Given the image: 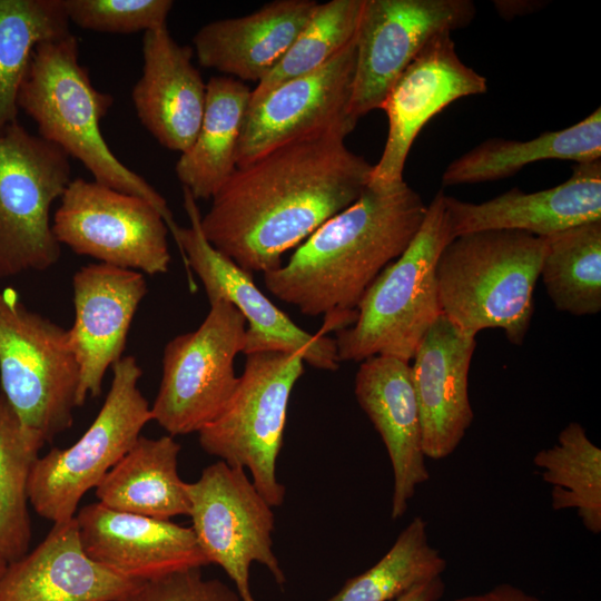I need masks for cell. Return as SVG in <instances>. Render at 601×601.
I'll return each mask as SVG.
<instances>
[{"label":"cell","instance_id":"6da1fadb","mask_svg":"<svg viewBox=\"0 0 601 601\" xmlns=\"http://www.w3.org/2000/svg\"><path fill=\"white\" fill-rule=\"evenodd\" d=\"M354 128L300 137L237 167L200 216L209 244L250 275L280 267L287 250L368 186L373 165L345 144Z\"/></svg>","mask_w":601,"mask_h":601},{"label":"cell","instance_id":"7a4b0ae2","mask_svg":"<svg viewBox=\"0 0 601 601\" xmlns=\"http://www.w3.org/2000/svg\"><path fill=\"white\" fill-rule=\"evenodd\" d=\"M426 209L404 180L368 184L351 206L303 242L286 264L264 273L265 286L302 314L322 316L319 334L347 328L368 286L413 240Z\"/></svg>","mask_w":601,"mask_h":601},{"label":"cell","instance_id":"3957f363","mask_svg":"<svg viewBox=\"0 0 601 601\" xmlns=\"http://www.w3.org/2000/svg\"><path fill=\"white\" fill-rule=\"evenodd\" d=\"M112 102L81 66L72 33L36 48L18 95V108L37 125L39 137L79 160L99 184L149 201L170 230L176 221L166 199L125 166L102 136L100 122Z\"/></svg>","mask_w":601,"mask_h":601},{"label":"cell","instance_id":"277c9868","mask_svg":"<svg viewBox=\"0 0 601 601\" xmlns=\"http://www.w3.org/2000/svg\"><path fill=\"white\" fill-rule=\"evenodd\" d=\"M545 245V237L520 230L454 237L436 264L441 313L470 336L502 328L512 344L521 345L534 312Z\"/></svg>","mask_w":601,"mask_h":601},{"label":"cell","instance_id":"5b68a950","mask_svg":"<svg viewBox=\"0 0 601 601\" xmlns=\"http://www.w3.org/2000/svg\"><path fill=\"white\" fill-rule=\"evenodd\" d=\"M444 197L443 190L435 194L413 240L368 286L355 322L336 333L341 363H361L376 355L410 362L442 314L436 264L452 240Z\"/></svg>","mask_w":601,"mask_h":601},{"label":"cell","instance_id":"8992f818","mask_svg":"<svg viewBox=\"0 0 601 601\" xmlns=\"http://www.w3.org/2000/svg\"><path fill=\"white\" fill-rule=\"evenodd\" d=\"M79 382L68 329L27 308L14 289H1V394L20 421L50 442L72 424Z\"/></svg>","mask_w":601,"mask_h":601},{"label":"cell","instance_id":"52a82bcc","mask_svg":"<svg viewBox=\"0 0 601 601\" xmlns=\"http://www.w3.org/2000/svg\"><path fill=\"white\" fill-rule=\"evenodd\" d=\"M304 359L280 351L246 355L236 390L223 412L198 432L200 447L229 466L247 469L267 501L280 506L285 486L276 462L284 441L287 407Z\"/></svg>","mask_w":601,"mask_h":601},{"label":"cell","instance_id":"ba28073f","mask_svg":"<svg viewBox=\"0 0 601 601\" xmlns=\"http://www.w3.org/2000/svg\"><path fill=\"white\" fill-rule=\"evenodd\" d=\"M112 381L95 421L67 449L39 456L30 473L29 504L47 520L75 518L82 496L132 447L151 410L139 388L142 368L134 356L112 365Z\"/></svg>","mask_w":601,"mask_h":601},{"label":"cell","instance_id":"9c48e42d","mask_svg":"<svg viewBox=\"0 0 601 601\" xmlns=\"http://www.w3.org/2000/svg\"><path fill=\"white\" fill-rule=\"evenodd\" d=\"M71 181L69 156L18 120L0 130V278L53 266L50 210Z\"/></svg>","mask_w":601,"mask_h":601},{"label":"cell","instance_id":"30bf717a","mask_svg":"<svg viewBox=\"0 0 601 601\" xmlns=\"http://www.w3.org/2000/svg\"><path fill=\"white\" fill-rule=\"evenodd\" d=\"M195 329L171 338L164 348L162 375L150 407L168 435L198 433L225 408L238 384L235 357L243 353L246 321L223 298Z\"/></svg>","mask_w":601,"mask_h":601},{"label":"cell","instance_id":"8fae6325","mask_svg":"<svg viewBox=\"0 0 601 601\" xmlns=\"http://www.w3.org/2000/svg\"><path fill=\"white\" fill-rule=\"evenodd\" d=\"M191 529L209 563L219 565L242 601H256L249 569L260 563L277 584L286 577L273 551V508L257 491L246 470L218 461L186 485Z\"/></svg>","mask_w":601,"mask_h":601},{"label":"cell","instance_id":"7c38bea8","mask_svg":"<svg viewBox=\"0 0 601 601\" xmlns=\"http://www.w3.org/2000/svg\"><path fill=\"white\" fill-rule=\"evenodd\" d=\"M59 200L52 231L60 245L99 263L142 274L168 272L169 230L146 199L76 178Z\"/></svg>","mask_w":601,"mask_h":601},{"label":"cell","instance_id":"4fadbf2b","mask_svg":"<svg viewBox=\"0 0 601 601\" xmlns=\"http://www.w3.org/2000/svg\"><path fill=\"white\" fill-rule=\"evenodd\" d=\"M470 0H364L355 37L348 105L357 120L381 109L391 87L423 47L441 32L470 24Z\"/></svg>","mask_w":601,"mask_h":601},{"label":"cell","instance_id":"5bb4252c","mask_svg":"<svg viewBox=\"0 0 601 601\" xmlns=\"http://www.w3.org/2000/svg\"><path fill=\"white\" fill-rule=\"evenodd\" d=\"M184 208L189 226L177 224L169 230L186 263L201 280L208 300L223 298L235 306L246 321L245 355L280 351L295 353L304 363L323 371H337L339 359L334 338L312 334L295 324L256 286L253 275L214 248L200 228L197 200L183 188Z\"/></svg>","mask_w":601,"mask_h":601},{"label":"cell","instance_id":"9a60e30c","mask_svg":"<svg viewBox=\"0 0 601 601\" xmlns=\"http://www.w3.org/2000/svg\"><path fill=\"white\" fill-rule=\"evenodd\" d=\"M486 90V79L460 59L451 32L433 37L400 75L381 106L388 131L370 184L404 180L406 158L425 124L451 102Z\"/></svg>","mask_w":601,"mask_h":601},{"label":"cell","instance_id":"2e32d148","mask_svg":"<svg viewBox=\"0 0 601 601\" xmlns=\"http://www.w3.org/2000/svg\"><path fill=\"white\" fill-rule=\"evenodd\" d=\"M354 69L355 38L318 69L277 86L249 105L238 140L237 167L294 139L339 125L356 126L348 115Z\"/></svg>","mask_w":601,"mask_h":601},{"label":"cell","instance_id":"e0dca14e","mask_svg":"<svg viewBox=\"0 0 601 601\" xmlns=\"http://www.w3.org/2000/svg\"><path fill=\"white\" fill-rule=\"evenodd\" d=\"M75 319L68 328L80 368L77 406L98 397L109 367L122 357L139 304L148 292L142 273L97 263L72 277Z\"/></svg>","mask_w":601,"mask_h":601},{"label":"cell","instance_id":"ac0fdd59","mask_svg":"<svg viewBox=\"0 0 601 601\" xmlns=\"http://www.w3.org/2000/svg\"><path fill=\"white\" fill-rule=\"evenodd\" d=\"M85 552L125 578L147 582L209 564L190 526L97 502L75 515Z\"/></svg>","mask_w":601,"mask_h":601},{"label":"cell","instance_id":"d6986e66","mask_svg":"<svg viewBox=\"0 0 601 601\" xmlns=\"http://www.w3.org/2000/svg\"><path fill=\"white\" fill-rule=\"evenodd\" d=\"M474 348L475 337L441 314L415 351L411 372L425 457L452 454L473 422L467 377Z\"/></svg>","mask_w":601,"mask_h":601},{"label":"cell","instance_id":"ffe728a7","mask_svg":"<svg viewBox=\"0 0 601 601\" xmlns=\"http://www.w3.org/2000/svg\"><path fill=\"white\" fill-rule=\"evenodd\" d=\"M452 239L483 230H520L549 237L601 220V159L578 164L564 183L525 193L512 188L480 204L444 197Z\"/></svg>","mask_w":601,"mask_h":601},{"label":"cell","instance_id":"44dd1931","mask_svg":"<svg viewBox=\"0 0 601 601\" xmlns=\"http://www.w3.org/2000/svg\"><path fill=\"white\" fill-rule=\"evenodd\" d=\"M142 583L93 561L71 518L53 523L32 551L7 564L0 601H128Z\"/></svg>","mask_w":601,"mask_h":601},{"label":"cell","instance_id":"7402d4cb","mask_svg":"<svg viewBox=\"0 0 601 601\" xmlns=\"http://www.w3.org/2000/svg\"><path fill=\"white\" fill-rule=\"evenodd\" d=\"M354 393L387 450L394 475L391 516L400 519L416 486L430 480L410 362L382 355L361 362Z\"/></svg>","mask_w":601,"mask_h":601},{"label":"cell","instance_id":"603a6c76","mask_svg":"<svg viewBox=\"0 0 601 601\" xmlns=\"http://www.w3.org/2000/svg\"><path fill=\"white\" fill-rule=\"evenodd\" d=\"M193 55L167 26L144 32L142 72L131 92L141 125L162 147L180 154L196 139L206 104V83Z\"/></svg>","mask_w":601,"mask_h":601},{"label":"cell","instance_id":"cb8c5ba5","mask_svg":"<svg viewBox=\"0 0 601 601\" xmlns=\"http://www.w3.org/2000/svg\"><path fill=\"white\" fill-rule=\"evenodd\" d=\"M317 4L277 0L239 18L208 22L193 38L198 63L258 83L289 49Z\"/></svg>","mask_w":601,"mask_h":601},{"label":"cell","instance_id":"d4e9b609","mask_svg":"<svg viewBox=\"0 0 601 601\" xmlns=\"http://www.w3.org/2000/svg\"><path fill=\"white\" fill-rule=\"evenodd\" d=\"M180 444L171 435L139 436L97 484L105 506L160 520L189 515L187 483L178 474Z\"/></svg>","mask_w":601,"mask_h":601},{"label":"cell","instance_id":"484cf974","mask_svg":"<svg viewBox=\"0 0 601 601\" xmlns=\"http://www.w3.org/2000/svg\"><path fill=\"white\" fill-rule=\"evenodd\" d=\"M252 90L228 76L206 83V104L193 145L180 154L175 173L183 188L211 199L237 168V147Z\"/></svg>","mask_w":601,"mask_h":601},{"label":"cell","instance_id":"4316f807","mask_svg":"<svg viewBox=\"0 0 601 601\" xmlns=\"http://www.w3.org/2000/svg\"><path fill=\"white\" fill-rule=\"evenodd\" d=\"M548 159L577 164L601 159V109L568 128L546 131L530 140L487 139L450 162L442 183L455 186L493 181Z\"/></svg>","mask_w":601,"mask_h":601},{"label":"cell","instance_id":"83f0119b","mask_svg":"<svg viewBox=\"0 0 601 601\" xmlns=\"http://www.w3.org/2000/svg\"><path fill=\"white\" fill-rule=\"evenodd\" d=\"M69 33L62 0H0V130L18 120V95L36 48Z\"/></svg>","mask_w":601,"mask_h":601},{"label":"cell","instance_id":"f1b7e54d","mask_svg":"<svg viewBox=\"0 0 601 601\" xmlns=\"http://www.w3.org/2000/svg\"><path fill=\"white\" fill-rule=\"evenodd\" d=\"M540 276L555 308L575 316L601 309V220L545 237Z\"/></svg>","mask_w":601,"mask_h":601},{"label":"cell","instance_id":"f546056e","mask_svg":"<svg viewBox=\"0 0 601 601\" xmlns=\"http://www.w3.org/2000/svg\"><path fill=\"white\" fill-rule=\"evenodd\" d=\"M45 443L0 393V559L7 563L29 551L32 530L28 484Z\"/></svg>","mask_w":601,"mask_h":601},{"label":"cell","instance_id":"4dcf8cb0","mask_svg":"<svg viewBox=\"0 0 601 601\" xmlns=\"http://www.w3.org/2000/svg\"><path fill=\"white\" fill-rule=\"evenodd\" d=\"M534 465L551 484L552 509H575L583 525L593 534L601 532V450L590 441L583 426L569 423L558 443L538 452Z\"/></svg>","mask_w":601,"mask_h":601},{"label":"cell","instance_id":"1f68e13d","mask_svg":"<svg viewBox=\"0 0 601 601\" xmlns=\"http://www.w3.org/2000/svg\"><path fill=\"white\" fill-rule=\"evenodd\" d=\"M445 569L446 560L430 544L427 524L417 515L375 565L348 579L328 601H394Z\"/></svg>","mask_w":601,"mask_h":601},{"label":"cell","instance_id":"d6a6232c","mask_svg":"<svg viewBox=\"0 0 601 601\" xmlns=\"http://www.w3.org/2000/svg\"><path fill=\"white\" fill-rule=\"evenodd\" d=\"M363 3L364 0L318 3L286 53L252 90L249 105L277 86L318 69L353 41Z\"/></svg>","mask_w":601,"mask_h":601},{"label":"cell","instance_id":"836d02e7","mask_svg":"<svg viewBox=\"0 0 601 601\" xmlns=\"http://www.w3.org/2000/svg\"><path fill=\"white\" fill-rule=\"evenodd\" d=\"M70 23L107 33H134L167 26L171 0H62Z\"/></svg>","mask_w":601,"mask_h":601},{"label":"cell","instance_id":"e575fe53","mask_svg":"<svg viewBox=\"0 0 601 601\" xmlns=\"http://www.w3.org/2000/svg\"><path fill=\"white\" fill-rule=\"evenodd\" d=\"M128 601H242L236 590L218 579H206L201 568L144 582Z\"/></svg>","mask_w":601,"mask_h":601},{"label":"cell","instance_id":"d590c367","mask_svg":"<svg viewBox=\"0 0 601 601\" xmlns=\"http://www.w3.org/2000/svg\"><path fill=\"white\" fill-rule=\"evenodd\" d=\"M454 601H540L535 595L509 583L499 584L492 590L475 595H466Z\"/></svg>","mask_w":601,"mask_h":601},{"label":"cell","instance_id":"8d00e7d4","mask_svg":"<svg viewBox=\"0 0 601 601\" xmlns=\"http://www.w3.org/2000/svg\"><path fill=\"white\" fill-rule=\"evenodd\" d=\"M445 591L441 577H435L411 588L394 601H437Z\"/></svg>","mask_w":601,"mask_h":601},{"label":"cell","instance_id":"74e56055","mask_svg":"<svg viewBox=\"0 0 601 601\" xmlns=\"http://www.w3.org/2000/svg\"><path fill=\"white\" fill-rule=\"evenodd\" d=\"M7 564L8 563L4 560L0 559V580L6 571Z\"/></svg>","mask_w":601,"mask_h":601}]
</instances>
